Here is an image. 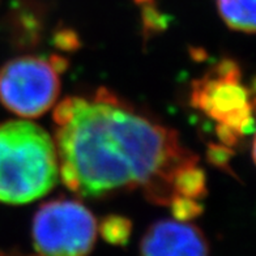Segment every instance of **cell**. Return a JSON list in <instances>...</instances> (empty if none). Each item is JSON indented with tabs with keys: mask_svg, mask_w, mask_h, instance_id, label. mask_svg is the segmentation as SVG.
<instances>
[{
	"mask_svg": "<svg viewBox=\"0 0 256 256\" xmlns=\"http://www.w3.org/2000/svg\"><path fill=\"white\" fill-rule=\"evenodd\" d=\"M59 176L84 198L142 188L172 202L176 180L196 166L176 132L110 98H70L54 114Z\"/></svg>",
	"mask_w": 256,
	"mask_h": 256,
	"instance_id": "cell-1",
	"label": "cell"
},
{
	"mask_svg": "<svg viewBox=\"0 0 256 256\" xmlns=\"http://www.w3.org/2000/svg\"><path fill=\"white\" fill-rule=\"evenodd\" d=\"M59 90V68L46 58H17L0 68V102L22 118H37L50 110Z\"/></svg>",
	"mask_w": 256,
	"mask_h": 256,
	"instance_id": "cell-4",
	"label": "cell"
},
{
	"mask_svg": "<svg viewBox=\"0 0 256 256\" xmlns=\"http://www.w3.org/2000/svg\"><path fill=\"white\" fill-rule=\"evenodd\" d=\"M0 256H14V255H10V254H0Z\"/></svg>",
	"mask_w": 256,
	"mask_h": 256,
	"instance_id": "cell-9",
	"label": "cell"
},
{
	"mask_svg": "<svg viewBox=\"0 0 256 256\" xmlns=\"http://www.w3.org/2000/svg\"><path fill=\"white\" fill-rule=\"evenodd\" d=\"M98 224L76 200H52L40 206L32 225L37 256H88L96 244Z\"/></svg>",
	"mask_w": 256,
	"mask_h": 256,
	"instance_id": "cell-3",
	"label": "cell"
},
{
	"mask_svg": "<svg viewBox=\"0 0 256 256\" xmlns=\"http://www.w3.org/2000/svg\"><path fill=\"white\" fill-rule=\"evenodd\" d=\"M140 256H209V243L188 221L161 220L145 232Z\"/></svg>",
	"mask_w": 256,
	"mask_h": 256,
	"instance_id": "cell-6",
	"label": "cell"
},
{
	"mask_svg": "<svg viewBox=\"0 0 256 256\" xmlns=\"http://www.w3.org/2000/svg\"><path fill=\"white\" fill-rule=\"evenodd\" d=\"M192 101L208 116L218 122L228 142L252 130V104L247 89L240 84L236 64L222 62L216 71L195 85Z\"/></svg>",
	"mask_w": 256,
	"mask_h": 256,
	"instance_id": "cell-5",
	"label": "cell"
},
{
	"mask_svg": "<svg viewBox=\"0 0 256 256\" xmlns=\"http://www.w3.org/2000/svg\"><path fill=\"white\" fill-rule=\"evenodd\" d=\"M59 179L56 146L36 123L0 124V202L26 204L54 188Z\"/></svg>",
	"mask_w": 256,
	"mask_h": 256,
	"instance_id": "cell-2",
	"label": "cell"
},
{
	"mask_svg": "<svg viewBox=\"0 0 256 256\" xmlns=\"http://www.w3.org/2000/svg\"><path fill=\"white\" fill-rule=\"evenodd\" d=\"M100 232L104 240L114 244H122L128 240L131 232L130 221L122 217H108L100 226Z\"/></svg>",
	"mask_w": 256,
	"mask_h": 256,
	"instance_id": "cell-8",
	"label": "cell"
},
{
	"mask_svg": "<svg viewBox=\"0 0 256 256\" xmlns=\"http://www.w3.org/2000/svg\"><path fill=\"white\" fill-rule=\"evenodd\" d=\"M217 10L226 26L236 32H255L256 0H216Z\"/></svg>",
	"mask_w": 256,
	"mask_h": 256,
	"instance_id": "cell-7",
	"label": "cell"
}]
</instances>
